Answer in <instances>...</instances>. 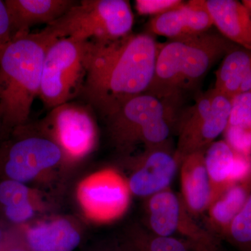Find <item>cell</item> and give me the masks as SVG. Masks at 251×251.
Segmentation results:
<instances>
[{
  "instance_id": "cell-1",
  "label": "cell",
  "mask_w": 251,
  "mask_h": 251,
  "mask_svg": "<svg viewBox=\"0 0 251 251\" xmlns=\"http://www.w3.org/2000/svg\"><path fill=\"white\" fill-rule=\"evenodd\" d=\"M158 44L148 33L89 41L80 97L106 118L126 102L147 93L154 75Z\"/></svg>"
},
{
  "instance_id": "cell-2",
  "label": "cell",
  "mask_w": 251,
  "mask_h": 251,
  "mask_svg": "<svg viewBox=\"0 0 251 251\" xmlns=\"http://www.w3.org/2000/svg\"><path fill=\"white\" fill-rule=\"evenodd\" d=\"M55 39L44 29L29 31L15 36L0 50L1 141L29 121L31 107L40 94L46 50Z\"/></svg>"
},
{
  "instance_id": "cell-3",
  "label": "cell",
  "mask_w": 251,
  "mask_h": 251,
  "mask_svg": "<svg viewBox=\"0 0 251 251\" xmlns=\"http://www.w3.org/2000/svg\"><path fill=\"white\" fill-rule=\"evenodd\" d=\"M239 46L207 32L158 44L154 75L147 93L176 106L185 92L202 80L219 59Z\"/></svg>"
},
{
  "instance_id": "cell-4",
  "label": "cell",
  "mask_w": 251,
  "mask_h": 251,
  "mask_svg": "<svg viewBox=\"0 0 251 251\" xmlns=\"http://www.w3.org/2000/svg\"><path fill=\"white\" fill-rule=\"evenodd\" d=\"M176 108L149 93L130 99L105 118L110 143L123 158L132 155L140 145L145 150L169 143L179 121Z\"/></svg>"
},
{
  "instance_id": "cell-5",
  "label": "cell",
  "mask_w": 251,
  "mask_h": 251,
  "mask_svg": "<svg viewBox=\"0 0 251 251\" xmlns=\"http://www.w3.org/2000/svg\"><path fill=\"white\" fill-rule=\"evenodd\" d=\"M62 153L37 123L19 126L0 143V179L28 184L60 171Z\"/></svg>"
},
{
  "instance_id": "cell-6",
  "label": "cell",
  "mask_w": 251,
  "mask_h": 251,
  "mask_svg": "<svg viewBox=\"0 0 251 251\" xmlns=\"http://www.w3.org/2000/svg\"><path fill=\"white\" fill-rule=\"evenodd\" d=\"M133 24L129 1L82 0L44 29L54 39L110 41L129 35Z\"/></svg>"
},
{
  "instance_id": "cell-7",
  "label": "cell",
  "mask_w": 251,
  "mask_h": 251,
  "mask_svg": "<svg viewBox=\"0 0 251 251\" xmlns=\"http://www.w3.org/2000/svg\"><path fill=\"white\" fill-rule=\"evenodd\" d=\"M94 115V109L85 102L70 101L50 109L38 122L62 151L60 173L80 166L98 148L100 134Z\"/></svg>"
},
{
  "instance_id": "cell-8",
  "label": "cell",
  "mask_w": 251,
  "mask_h": 251,
  "mask_svg": "<svg viewBox=\"0 0 251 251\" xmlns=\"http://www.w3.org/2000/svg\"><path fill=\"white\" fill-rule=\"evenodd\" d=\"M89 41L60 38L48 47L39 97L46 108H55L80 96L87 74Z\"/></svg>"
},
{
  "instance_id": "cell-9",
  "label": "cell",
  "mask_w": 251,
  "mask_h": 251,
  "mask_svg": "<svg viewBox=\"0 0 251 251\" xmlns=\"http://www.w3.org/2000/svg\"><path fill=\"white\" fill-rule=\"evenodd\" d=\"M231 100L212 90L198 97L178 121V141L175 156L181 165L188 155L205 151L224 133L228 123Z\"/></svg>"
},
{
  "instance_id": "cell-10",
  "label": "cell",
  "mask_w": 251,
  "mask_h": 251,
  "mask_svg": "<svg viewBox=\"0 0 251 251\" xmlns=\"http://www.w3.org/2000/svg\"><path fill=\"white\" fill-rule=\"evenodd\" d=\"M147 229L163 236L186 238L198 251H215L217 238L195 221L181 196L171 187L146 198Z\"/></svg>"
},
{
  "instance_id": "cell-11",
  "label": "cell",
  "mask_w": 251,
  "mask_h": 251,
  "mask_svg": "<svg viewBox=\"0 0 251 251\" xmlns=\"http://www.w3.org/2000/svg\"><path fill=\"white\" fill-rule=\"evenodd\" d=\"M126 177L112 168L92 173L79 183L77 204L87 219L107 224L122 217L131 196Z\"/></svg>"
},
{
  "instance_id": "cell-12",
  "label": "cell",
  "mask_w": 251,
  "mask_h": 251,
  "mask_svg": "<svg viewBox=\"0 0 251 251\" xmlns=\"http://www.w3.org/2000/svg\"><path fill=\"white\" fill-rule=\"evenodd\" d=\"M82 228L76 220L67 216L9 225L4 249L17 247L25 251H74L82 241Z\"/></svg>"
},
{
  "instance_id": "cell-13",
  "label": "cell",
  "mask_w": 251,
  "mask_h": 251,
  "mask_svg": "<svg viewBox=\"0 0 251 251\" xmlns=\"http://www.w3.org/2000/svg\"><path fill=\"white\" fill-rule=\"evenodd\" d=\"M130 171L126 177L130 193L148 198L171 187L179 162L169 143L145 149L143 152L123 158Z\"/></svg>"
},
{
  "instance_id": "cell-14",
  "label": "cell",
  "mask_w": 251,
  "mask_h": 251,
  "mask_svg": "<svg viewBox=\"0 0 251 251\" xmlns=\"http://www.w3.org/2000/svg\"><path fill=\"white\" fill-rule=\"evenodd\" d=\"M212 26V21L202 0H191L151 18L148 24V33L173 40L204 34Z\"/></svg>"
},
{
  "instance_id": "cell-15",
  "label": "cell",
  "mask_w": 251,
  "mask_h": 251,
  "mask_svg": "<svg viewBox=\"0 0 251 251\" xmlns=\"http://www.w3.org/2000/svg\"><path fill=\"white\" fill-rule=\"evenodd\" d=\"M204 161L210 182V204L229 186L251 173V156L238 153L225 140L214 142L206 148Z\"/></svg>"
},
{
  "instance_id": "cell-16",
  "label": "cell",
  "mask_w": 251,
  "mask_h": 251,
  "mask_svg": "<svg viewBox=\"0 0 251 251\" xmlns=\"http://www.w3.org/2000/svg\"><path fill=\"white\" fill-rule=\"evenodd\" d=\"M202 4L221 35L251 50V16L245 5L237 0H202Z\"/></svg>"
},
{
  "instance_id": "cell-17",
  "label": "cell",
  "mask_w": 251,
  "mask_h": 251,
  "mask_svg": "<svg viewBox=\"0 0 251 251\" xmlns=\"http://www.w3.org/2000/svg\"><path fill=\"white\" fill-rule=\"evenodd\" d=\"M77 1L74 0H6L14 37L30 31L37 25L57 21Z\"/></svg>"
},
{
  "instance_id": "cell-18",
  "label": "cell",
  "mask_w": 251,
  "mask_h": 251,
  "mask_svg": "<svg viewBox=\"0 0 251 251\" xmlns=\"http://www.w3.org/2000/svg\"><path fill=\"white\" fill-rule=\"evenodd\" d=\"M45 206L36 189L19 181L0 179V220L6 224L30 222Z\"/></svg>"
},
{
  "instance_id": "cell-19",
  "label": "cell",
  "mask_w": 251,
  "mask_h": 251,
  "mask_svg": "<svg viewBox=\"0 0 251 251\" xmlns=\"http://www.w3.org/2000/svg\"><path fill=\"white\" fill-rule=\"evenodd\" d=\"M204 151L188 155L180 165L181 198L194 218L206 212L211 202V186Z\"/></svg>"
},
{
  "instance_id": "cell-20",
  "label": "cell",
  "mask_w": 251,
  "mask_h": 251,
  "mask_svg": "<svg viewBox=\"0 0 251 251\" xmlns=\"http://www.w3.org/2000/svg\"><path fill=\"white\" fill-rule=\"evenodd\" d=\"M251 191V173L229 186L206 212L208 231L214 237L224 238L234 218L244 206Z\"/></svg>"
},
{
  "instance_id": "cell-21",
  "label": "cell",
  "mask_w": 251,
  "mask_h": 251,
  "mask_svg": "<svg viewBox=\"0 0 251 251\" xmlns=\"http://www.w3.org/2000/svg\"><path fill=\"white\" fill-rule=\"evenodd\" d=\"M214 89L230 99L251 92V50L237 46L225 55Z\"/></svg>"
},
{
  "instance_id": "cell-22",
  "label": "cell",
  "mask_w": 251,
  "mask_h": 251,
  "mask_svg": "<svg viewBox=\"0 0 251 251\" xmlns=\"http://www.w3.org/2000/svg\"><path fill=\"white\" fill-rule=\"evenodd\" d=\"M225 140L240 154L251 156V92L231 100L228 123Z\"/></svg>"
},
{
  "instance_id": "cell-23",
  "label": "cell",
  "mask_w": 251,
  "mask_h": 251,
  "mask_svg": "<svg viewBox=\"0 0 251 251\" xmlns=\"http://www.w3.org/2000/svg\"><path fill=\"white\" fill-rule=\"evenodd\" d=\"M125 243L127 251H189L176 237L157 235L137 225L127 229Z\"/></svg>"
},
{
  "instance_id": "cell-24",
  "label": "cell",
  "mask_w": 251,
  "mask_h": 251,
  "mask_svg": "<svg viewBox=\"0 0 251 251\" xmlns=\"http://www.w3.org/2000/svg\"><path fill=\"white\" fill-rule=\"evenodd\" d=\"M224 239L239 251H251V191L242 209L227 229Z\"/></svg>"
},
{
  "instance_id": "cell-25",
  "label": "cell",
  "mask_w": 251,
  "mask_h": 251,
  "mask_svg": "<svg viewBox=\"0 0 251 251\" xmlns=\"http://www.w3.org/2000/svg\"><path fill=\"white\" fill-rule=\"evenodd\" d=\"M184 1L181 0H136L135 9L141 16H159L174 9Z\"/></svg>"
},
{
  "instance_id": "cell-26",
  "label": "cell",
  "mask_w": 251,
  "mask_h": 251,
  "mask_svg": "<svg viewBox=\"0 0 251 251\" xmlns=\"http://www.w3.org/2000/svg\"><path fill=\"white\" fill-rule=\"evenodd\" d=\"M14 38L11 21L5 1L0 0V50Z\"/></svg>"
},
{
  "instance_id": "cell-27",
  "label": "cell",
  "mask_w": 251,
  "mask_h": 251,
  "mask_svg": "<svg viewBox=\"0 0 251 251\" xmlns=\"http://www.w3.org/2000/svg\"><path fill=\"white\" fill-rule=\"evenodd\" d=\"M9 224L4 222V221L0 220V251H3V247H4V242L5 238V234H6V229H7Z\"/></svg>"
},
{
  "instance_id": "cell-28",
  "label": "cell",
  "mask_w": 251,
  "mask_h": 251,
  "mask_svg": "<svg viewBox=\"0 0 251 251\" xmlns=\"http://www.w3.org/2000/svg\"><path fill=\"white\" fill-rule=\"evenodd\" d=\"M242 2L245 5L246 7L249 10L251 16V0H244Z\"/></svg>"
},
{
  "instance_id": "cell-29",
  "label": "cell",
  "mask_w": 251,
  "mask_h": 251,
  "mask_svg": "<svg viewBox=\"0 0 251 251\" xmlns=\"http://www.w3.org/2000/svg\"><path fill=\"white\" fill-rule=\"evenodd\" d=\"M4 251H25L22 249L17 247H9L4 249Z\"/></svg>"
},
{
  "instance_id": "cell-30",
  "label": "cell",
  "mask_w": 251,
  "mask_h": 251,
  "mask_svg": "<svg viewBox=\"0 0 251 251\" xmlns=\"http://www.w3.org/2000/svg\"><path fill=\"white\" fill-rule=\"evenodd\" d=\"M1 135H2V123H1V117H0V142L1 140Z\"/></svg>"
}]
</instances>
